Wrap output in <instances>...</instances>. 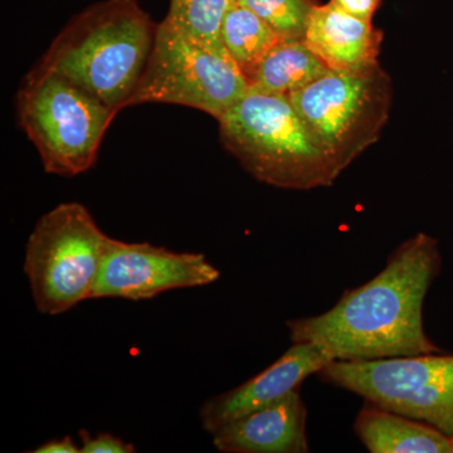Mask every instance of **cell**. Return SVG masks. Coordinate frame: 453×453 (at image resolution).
<instances>
[{"instance_id": "6", "label": "cell", "mask_w": 453, "mask_h": 453, "mask_svg": "<svg viewBox=\"0 0 453 453\" xmlns=\"http://www.w3.org/2000/svg\"><path fill=\"white\" fill-rule=\"evenodd\" d=\"M392 97L390 77L380 65L363 73L330 71L288 96L340 173L380 140Z\"/></svg>"}, {"instance_id": "12", "label": "cell", "mask_w": 453, "mask_h": 453, "mask_svg": "<svg viewBox=\"0 0 453 453\" xmlns=\"http://www.w3.org/2000/svg\"><path fill=\"white\" fill-rule=\"evenodd\" d=\"M303 41L330 70L363 73L380 65L383 33L329 2L312 9Z\"/></svg>"}, {"instance_id": "9", "label": "cell", "mask_w": 453, "mask_h": 453, "mask_svg": "<svg viewBox=\"0 0 453 453\" xmlns=\"http://www.w3.org/2000/svg\"><path fill=\"white\" fill-rule=\"evenodd\" d=\"M219 276L203 253L111 238L92 299L151 300L164 292L211 285Z\"/></svg>"}, {"instance_id": "1", "label": "cell", "mask_w": 453, "mask_h": 453, "mask_svg": "<svg viewBox=\"0 0 453 453\" xmlns=\"http://www.w3.org/2000/svg\"><path fill=\"white\" fill-rule=\"evenodd\" d=\"M442 268L436 238L417 234L395 247L371 281L348 288L320 315L291 319L292 342H312L333 360L445 353L423 325V303Z\"/></svg>"}, {"instance_id": "21", "label": "cell", "mask_w": 453, "mask_h": 453, "mask_svg": "<svg viewBox=\"0 0 453 453\" xmlns=\"http://www.w3.org/2000/svg\"><path fill=\"white\" fill-rule=\"evenodd\" d=\"M449 442H451V449L453 453V434H451V436H449Z\"/></svg>"}, {"instance_id": "14", "label": "cell", "mask_w": 453, "mask_h": 453, "mask_svg": "<svg viewBox=\"0 0 453 453\" xmlns=\"http://www.w3.org/2000/svg\"><path fill=\"white\" fill-rule=\"evenodd\" d=\"M305 41H281L249 77V89L288 97L330 73Z\"/></svg>"}, {"instance_id": "2", "label": "cell", "mask_w": 453, "mask_h": 453, "mask_svg": "<svg viewBox=\"0 0 453 453\" xmlns=\"http://www.w3.org/2000/svg\"><path fill=\"white\" fill-rule=\"evenodd\" d=\"M157 29L138 0L94 3L67 23L32 70L70 80L119 113L130 105Z\"/></svg>"}, {"instance_id": "16", "label": "cell", "mask_w": 453, "mask_h": 453, "mask_svg": "<svg viewBox=\"0 0 453 453\" xmlns=\"http://www.w3.org/2000/svg\"><path fill=\"white\" fill-rule=\"evenodd\" d=\"M234 0H170L164 22L184 37L228 56L222 42V26ZM231 58V57H229Z\"/></svg>"}, {"instance_id": "3", "label": "cell", "mask_w": 453, "mask_h": 453, "mask_svg": "<svg viewBox=\"0 0 453 453\" xmlns=\"http://www.w3.org/2000/svg\"><path fill=\"white\" fill-rule=\"evenodd\" d=\"M217 121L226 150L261 183L310 190L342 174L288 97L249 89Z\"/></svg>"}, {"instance_id": "15", "label": "cell", "mask_w": 453, "mask_h": 453, "mask_svg": "<svg viewBox=\"0 0 453 453\" xmlns=\"http://www.w3.org/2000/svg\"><path fill=\"white\" fill-rule=\"evenodd\" d=\"M281 41L265 20L238 0H234L226 12L222 42L226 53L247 80L267 53Z\"/></svg>"}, {"instance_id": "10", "label": "cell", "mask_w": 453, "mask_h": 453, "mask_svg": "<svg viewBox=\"0 0 453 453\" xmlns=\"http://www.w3.org/2000/svg\"><path fill=\"white\" fill-rule=\"evenodd\" d=\"M332 357L312 342H292V347L265 371L241 386L211 396L199 411L204 431L214 434L226 423L280 401L300 389L310 375L318 374Z\"/></svg>"}, {"instance_id": "7", "label": "cell", "mask_w": 453, "mask_h": 453, "mask_svg": "<svg viewBox=\"0 0 453 453\" xmlns=\"http://www.w3.org/2000/svg\"><path fill=\"white\" fill-rule=\"evenodd\" d=\"M318 377L366 402L453 434V356L445 353L380 360H333Z\"/></svg>"}, {"instance_id": "17", "label": "cell", "mask_w": 453, "mask_h": 453, "mask_svg": "<svg viewBox=\"0 0 453 453\" xmlns=\"http://www.w3.org/2000/svg\"><path fill=\"white\" fill-rule=\"evenodd\" d=\"M251 9L282 41H303L316 0H238Z\"/></svg>"}, {"instance_id": "18", "label": "cell", "mask_w": 453, "mask_h": 453, "mask_svg": "<svg viewBox=\"0 0 453 453\" xmlns=\"http://www.w3.org/2000/svg\"><path fill=\"white\" fill-rule=\"evenodd\" d=\"M80 453H134L136 452L133 443L127 442L111 434H98L92 436L86 429L80 431Z\"/></svg>"}, {"instance_id": "8", "label": "cell", "mask_w": 453, "mask_h": 453, "mask_svg": "<svg viewBox=\"0 0 453 453\" xmlns=\"http://www.w3.org/2000/svg\"><path fill=\"white\" fill-rule=\"evenodd\" d=\"M247 92L249 82L229 57L184 37L163 20L129 106H187L219 120Z\"/></svg>"}, {"instance_id": "19", "label": "cell", "mask_w": 453, "mask_h": 453, "mask_svg": "<svg viewBox=\"0 0 453 453\" xmlns=\"http://www.w3.org/2000/svg\"><path fill=\"white\" fill-rule=\"evenodd\" d=\"M330 2L353 16L372 22V18L380 7L381 0H330Z\"/></svg>"}, {"instance_id": "11", "label": "cell", "mask_w": 453, "mask_h": 453, "mask_svg": "<svg viewBox=\"0 0 453 453\" xmlns=\"http://www.w3.org/2000/svg\"><path fill=\"white\" fill-rule=\"evenodd\" d=\"M308 408L300 389L275 403L234 421L214 434L213 446L225 453H308Z\"/></svg>"}, {"instance_id": "20", "label": "cell", "mask_w": 453, "mask_h": 453, "mask_svg": "<svg viewBox=\"0 0 453 453\" xmlns=\"http://www.w3.org/2000/svg\"><path fill=\"white\" fill-rule=\"evenodd\" d=\"M35 453H80V446L76 445L73 438L67 436L62 438H53L49 442L38 446L33 449Z\"/></svg>"}, {"instance_id": "5", "label": "cell", "mask_w": 453, "mask_h": 453, "mask_svg": "<svg viewBox=\"0 0 453 453\" xmlns=\"http://www.w3.org/2000/svg\"><path fill=\"white\" fill-rule=\"evenodd\" d=\"M111 237L81 203H62L35 223L23 270L35 309L61 315L92 299Z\"/></svg>"}, {"instance_id": "13", "label": "cell", "mask_w": 453, "mask_h": 453, "mask_svg": "<svg viewBox=\"0 0 453 453\" xmlns=\"http://www.w3.org/2000/svg\"><path fill=\"white\" fill-rule=\"evenodd\" d=\"M354 432L372 453H452L440 429L372 402L357 412Z\"/></svg>"}, {"instance_id": "4", "label": "cell", "mask_w": 453, "mask_h": 453, "mask_svg": "<svg viewBox=\"0 0 453 453\" xmlns=\"http://www.w3.org/2000/svg\"><path fill=\"white\" fill-rule=\"evenodd\" d=\"M18 122L49 174L76 177L96 162L118 112L55 73L29 71L17 94Z\"/></svg>"}]
</instances>
